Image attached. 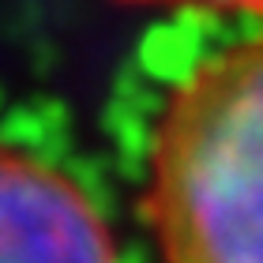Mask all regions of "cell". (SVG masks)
<instances>
[{
    "instance_id": "obj_3",
    "label": "cell",
    "mask_w": 263,
    "mask_h": 263,
    "mask_svg": "<svg viewBox=\"0 0 263 263\" xmlns=\"http://www.w3.org/2000/svg\"><path fill=\"white\" fill-rule=\"evenodd\" d=\"M147 8H214V11H263V0H124Z\"/></svg>"
},
{
    "instance_id": "obj_1",
    "label": "cell",
    "mask_w": 263,
    "mask_h": 263,
    "mask_svg": "<svg viewBox=\"0 0 263 263\" xmlns=\"http://www.w3.org/2000/svg\"><path fill=\"white\" fill-rule=\"evenodd\" d=\"M143 207L162 263H263V30L170 94Z\"/></svg>"
},
{
    "instance_id": "obj_2",
    "label": "cell",
    "mask_w": 263,
    "mask_h": 263,
    "mask_svg": "<svg viewBox=\"0 0 263 263\" xmlns=\"http://www.w3.org/2000/svg\"><path fill=\"white\" fill-rule=\"evenodd\" d=\"M0 263H121L94 199L64 170L0 143Z\"/></svg>"
}]
</instances>
